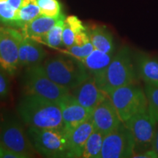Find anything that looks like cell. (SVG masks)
I'll use <instances>...</instances> for the list:
<instances>
[{"mask_svg":"<svg viewBox=\"0 0 158 158\" xmlns=\"http://www.w3.org/2000/svg\"><path fill=\"white\" fill-rule=\"evenodd\" d=\"M64 23L65 18L64 15L62 14L56 24L54 26V27L48 31L46 36L44 37L43 43L53 48H58L63 45L62 33L64 27Z\"/></svg>","mask_w":158,"mask_h":158,"instance_id":"obj_22","label":"cell"},{"mask_svg":"<svg viewBox=\"0 0 158 158\" xmlns=\"http://www.w3.org/2000/svg\"><path fill=\"white\" fill-rule=\"evenodd\" d=\"M65 22L74 31L75 34L87 30V27L83 24L81 21L75 15H70L65 19Z\"/></svg>","mask_w":158,"mask_h":158,"instance_id":"obj_28","label":"cell"},{"mask_svg":"<svg viewBox=\"0 0 158 158\" xmlns=\"http://www.w3.org/2000/svg\"><path fill=\"white\" fill-rule=\"evenodd\" d=\"M0 158H19V156L9 151L0 142Z\"/></svg>","mask_w":158,"mask_h":158,"instance_id":"obj_30","label":"cell"},{"mask_svg":"<svg viewBox=\"0 0 158 158\" xmlns=\"http://www.w3.org/2000/svg\"><path fill=\"white\" fill-rule=\"evenodd\" d=\"M134 147L133 135L122 122L116 130L104 135L100 158L133 157Z\"/></svg>","mask_w":158,"mask_h":158,"instance_id":"obj_10","label":"cell"},{"mask_svg":"<svg viewBox=\"0 0 158 158\" xmlns=\"http://www.w3.org/2000/svg\"><path fill=\"white\" fill-rule=\"evenodd\" d=\"M18 10L11 7L7 1L0 2V25L18 28Z\"/></svg>","mask_w":158,"mask_h":158,"instance_id":"obj_23","label":"cell"},{"mask_svg":"<svg viewBox=\"0 0 158 158\" xmlns=\"http://www.w3.org/2000/svg\"><path fill=\"white\" fill-rule=\"evenodd\" d=\"M122 122L148 110L145 91L135 83L114 89L108 94Z\"/></svg>","mask_w":158,"mask_h":158,"instance_id":"obj_7","label":"cell"},{"mask_svg":"<svg viewBox=\"0 0 158 158\" xmlns=\"http://www.w3.org/2000/svg\"><path fill=\"white\" fill-rule=\"evenodd\" d=\"M75 37H76L75 32L65 22L62 33L63 45H64L67 48H70L71 46L75 45Z\"/></svg>","mask_w":158,"mask_h":158,"instance_id":"obj_29","label":"cell"},{"mask_svg":"<svg viewBox=\"0 0 158 158\" xmlns=\"http://www.w3.org/2000/svg\"><path fill=\"white\" fill-rule=\"evenodd\" d=\"M94 130L93 123L90 118L71 130L69 138L68 157H82L85 144Z\"/></svg>","mask_w":158,"mask_h":158,"instance_id":"obj_16","label":"cell"},{"mask_svg":"<svg viewBox=\"0 0 158 158\" xmlns=\"http://www.w3.org/2000/svg\"><path fill=\"white\" fill-rule=\"evenodd\" d=\"M62 15L58 18L45 16L43 15H39L27 23L22 29H21V31L24 37H29L37 42H43L44 37L54 27Z\"/></svg>","mask_w":158,"mask_h":158,"instance_id":"obj_17","label":"cell"},{"mask_svg":"<svg viewBox=\"0 0 158 158\" xmlns=\"http://www.w3.org/2000/svg\"><path fill=\"white\" fill-rule=\"evenodd\" d=\"M40 9L41 15L45 16L58 18L62 13V5L59 0H37Z\"/></svg>","mask_w":158,"mask_h":158,"instance_id":"obj_24","label":"cell"},{"mask_svg":"<svg viewBox=\"0 0 158 158\" xmlns=\"http://www.w3.org/2000/svg\"><path fill=\"white\" fill-rule=\"evenodd\" d=\"M47 53L39 42L24 37L19 43V59L20 68H27L43 63Z\"/></svg>","mask_w":158,"mask_h":158,"instance_id":"obj_14","label":"cell"},{"mask_svg":"<svg viewBox=\"0 0 158 158\" xmlns=\"http://www.w3.org/2000/svg\"><path fill=\"white\" fill-rule=\"evenodd\" d=\"M94 49L93 45L91 43V41H89L83 45H73L70 48H68V52H69V54L82 61L83 59L89 56L94 51Z\"/></svg>","mask_w":158,"mask_h":158,"instance_id":"obj_26","label":"cell"},{"mask_svg":"<svg viewBox=\"0 0 158 158\" xmlns=\"http://www.w3.org/2000/svg\"><path fill=\"white\" fill-rule=\"evenodd\" d=\"M41 15L37 0L21 6L18 10V28L22 29L27 23Z\"/></svg>","mask_w":158,"mask_h":158,"instance_id":"obj_21","label":"cell"},{"mask_svg":"<svg viewBox=\"0 0 158 158\" xmlns=\"http://www.w3.org/2000/svg\"><path fill=\"white\" fill-rule=\"evenodd\" d=\"M152 149L155 150V152L157 153V155L158 156V123H157V124H156V129H155V137H154Z\"/></svg>","mask_w":158,"mask_h":158,"instance_id":"obj_32","label":"cell"},{"mask_svg":"<svg viewBox=\"0 0 158 158\" xmlns=\"http://www.w3.org/2000/svg\"><path fill=\"white\" fill-rule=\"evenodd\" d=\"M0 142L19 158L35 157L36 154L21 122L11 114L0 116Z\"/></svg>","mask_w":158,"mask_h":158,"instance_id":"obj_6","label":"cell"},{"mask_svg":"<svg viewBox=\"0 0 158 158\" xmlns=\"http://www.w3.org/2000/svg\"><path fill=\"white\" fill-rule=\"evenodd\" d=\"M113 57L114 54H107L94 48V51L81 62L84 63L90 76L96 77L106 70Z\"/></svg>","mask_w":158,"mask_h":158,"instance_id":"obj_19","label":"cell"},{"mask_svg":"<svg viewBox=\"0 0 158 158\" xmlns=\"http://www.w3.org/2000/svg\"><path fill=\"white\" fill-rule=\"evenodd\" d=\"M8 75L0 69V101L7 100L11 92L10 82Z\"/></svg>","mask_w":158,"mask_h":158,"instance_id":"obj_27","label":"cell"},{"mask_svg":"<svg viewBox=\"0 0 158 158\" xmlns=\"http://www.w3.org/2000/svg\"><path fill=\"white\" fill-rule=\"evenodd\" d=\"M137 75L145 84L158 87V57L138 52L135 57Z\"/></svg>","mask_w":158,"mask_h":158,"instance_id":"obj_15","label":"cell"},{"mask_svg":"<svg viewBox=\"0 0 158 158\" xmlns=\"http://www.w3.org/2000/svg\"><path fill=\"white\" fill-rule=\"evenodd\" d=\"M104 135L100 131L94 130L85 144L82 157L100 158Z\"/></svg>","mask_w":158,"mask_h":158,"instance_id":"obj_20","label":"cell"},{"mask_svg":"<svg viewBox=\"0 0 158 158\" xmlns=\"http://www.w3.org/2000/svg\"><path fill=\"white\" fill-rule=\"evenodd\" d=\"M133 157L135 158H157L158 156L157 153L155 152L154 149H149L147 151L143 152L137 154L133 156Z\"/></svg>","mask_w":158,"mask_h":158,"instance_id":"obj_31","label":"cell"},{"mask_svg":"<svg viewBox=\"0 0 158 158\" xmlns=\"http://www.w3.org/2000/svg\"><path fill=\"white\" fill-rule=\"evenodd\" d=\"M7 0H0V2H6Z\"/></svg>","mask_w":158,"mask_h":158,"instance_id":"obj_34","label":"cell"},{"mask_svg":"<svg viewBox=\"0 0 158 158\" xmlns=\"http://www.w3.org/2000/svg\"><path fill=\"white\" fill-rule=\"evenodd\" d=\"M27 133L37 154L46 157H68L70 132L64 127H29Z\"/></svg>","mask_w":158,"mask_h":158,"instance_id":"obj_4","label":"cell"},{"mask_svg":"<svg viewBox=\"0 0 158 158\" xmlns=\"http://www.w3.org/2000/svg\"><path fill=\"white\" fill-rule=\"evenodd\" d=\"M124 123L133 135L135 144L133 155L152 149L157 122L149 110L135 114Z\"/></svg>","mask_w":158,"mask_h":158,"instance_id":"obj_9","label":"cell"},{"mask_svg":"<svg viewBox=\"0 0 158 158\" xmlns=\"http://www.w3.org/2000/svg\"><path fill=\"white\" fill-rule=\"evenodd\" d=\"M18 113L29 127L58 128L64 127L59 104L31 94H24L18 105Z\"/></svg>","mask_w":158,"mask_h":158,"instance_id":"obj_1","label":"cell"},{"mask_svg":"<svg viewBox=\"0 0 158 158\" xmlns=\"http://www.w3.org/2000/svg\"><path fill=\"white\" fill-rule=\"evenodd\" d=\"M70 92L79 103L91 111L108 95L98 87L92 76L76 87L71 89Z\"/></svg>","mask_w":158,"mask_h":158,"instance_id":"obj_13","label":"cell"},{"mask_svg":"<svg viewBox=\"0 0 158 158\" xmlns=\"http://www.w3.org/2000/svg\"><path fill=\"white\" fill-rule=\"evenodd\" d=\"M59 106L62 110L64 127L69 132L91 118L92 111L82 106L70 92L61 100Z\"/></svg>","mask_w":158,"mask_h":158,"instance_id":"obj_12","label":"cell"},{"mask_svg":"<svg viewBox=\"0 0 158 158\" xmlns=\"http://www.w3.org/2000/svg\"><path fill=\"white\" fill-rule=\"evenodd\" d=\"M23 35L21 31L0 25V69L13 76L20 68L19 47Z\"/></svg>","mask_w":158,"mask_h":158,"instance_id":"obj_8","label":"cell"},{"mask_svg":"<svg viewBox=\"0 0 158 158\" xmlns=\"http://www.w3.org/2000/svg\"><path fill=\"white\" fill-rule=\"evenodd\" d=\"M137 73L131 51L124 46L114 56L102 73L93 77L98 86L107 94L114 89L136 81Z\"/></svg>","mask_w":158,"mask_h":158,"instance_id":"obj_2","label":"cell"},{"mask_svg":"<svg viewBox=\"0 0 158 158\" xmlns=\"http://www.w3.org/2000/svg\"><path fill=\"white\" fill-rule=\"evenodd\" d=\"M144 91L147 98L148 110L158 123V87L146 84Z\"/></svg>","mask_w":158,"mask_h":158,"instance_id":"obj_25","label":"cell"},{"mask_svg":"<svg viewBox=\"0 0 158 158\" xmlns=\"http://www.w3.org/2000/svg\"><path fill=\"white\" fill-rule=\"evenodd\" d=\"M41 66L53 81L69 89L78 86L91 76L84 63L70 54L50 57L43 61Z\"/></svg>","mask_w":158,"mask_h":158,"instance_id":"obj_3","label":"cell"},{"mask_svg":"<svg viewBox=\"0 0 158 158\" xmlns=\"http://www.w3.org/2000/svg\"><path fill=\"white\" fill-rule=\"evenodd\" d=\"M22 87L24 94H35L57 104L70 92L68 88L53 81L43 70L41 64L26 68L22 76Z\"/></svg>","mask_w":158,"mask_h":158,"instance_id":"obj_5","label":"cell"},{"mask_svg":"<svg viewBox=\"0 0 158 158\" xmlns=\"http://www.w3.org/2000/svg\"><path fill=\"white\" fill-rule=\"evenodd\" d=\"M91 119L94 130L100 131L104 135L114 131L122 123L108 95L92 110Z\"/></svg>","mask_w":158,"mask_h":158,"instance_id":"obj_11","label":"cell"},{"mask_svg":"<svg viewBox=\"0 0 158 158\" xmlns=\"http://www.w3.org/2000/svg\"><path fill=\"white\" fill-rule=\"evenodd\" d=\"M87 31L94 48L107 54H114L115 50L114 37L106 26H90L87 27Z\"/></svg>","mask_w":158,"mask_h":158,"instance_id":"obj_18","label":"cell"},{"mask_svg":"<svg viewBox=\"0 0 158 158\" xmlns=\"http://www.w3.org/2000/svg\"><path fill=\"white\" fill-rule=\"evenodd\" d=\"M7 2L13 8H14L16 10L21 8V5H22L23 0H7Z\"/></svg>","mask_w":158,"mask_h":158,"instance_id":"obj_33","label":"cell"}]
</instances>
